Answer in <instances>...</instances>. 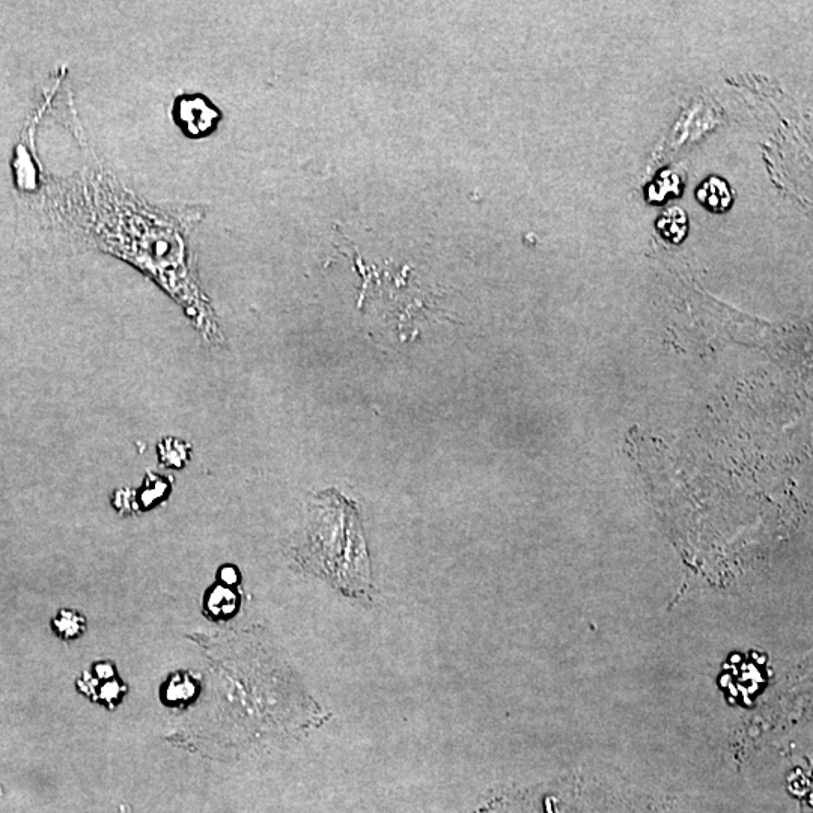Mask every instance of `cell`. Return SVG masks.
Returning a JSON list of instances; mask_svg holds the SVG:
<instances>
[{
    "mask_svg": "<svg viewBox=\"0 0 813 813\" xmlns=\"http://www.w3.org/2000/svg\"><path fill=\"white\" fill-rule=\"evenodd\" d=\"M696 196H698L699 201H701L704 207L714 211V213H723V211L731 207L732 201H734V199H732L731 189H729L726 181L720 180V178L717 177L708 178V180L702 184Z\"/></svg>",
    "mask_w": 813,
    "mask_h": 813,
    "instance_id": "obj_1",
    "label": "cell"
},
{
    "mask_svg": "<svg viewBox=\"0 0 813 813\" xmlns=\"http://www.w3.org/2000/svg\"><path fill=\"white\" fill-rule=\"evenodd\" d=\"M657 229L661 237L666 238L670 243H681L686 238L687 216L683 208L675 207L667 210L657 222Z\"/></svg>",
    "mask_w": 813,
    "mask_h": 813,
    "instance_id": "obj_2",
    "label": "cell"
},
{
    "mask_svg": "<svg viewBox=\"0 0 813 813\" xmlns=\"http://www.w3.org/2000/svg\"><path fill=\"white\" fill-rule=\"evenodd\" d=\"M55 625L59 633L64 634L68 639H73L74 636L82 634V631L85 630V619L76 612H61Z\"/></svg>",
    "mask_w": 813,
    "mask_h": 813,
    "instance_id": "obj_3",
    "label": "cell"
}]
</instances>
